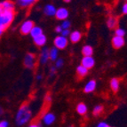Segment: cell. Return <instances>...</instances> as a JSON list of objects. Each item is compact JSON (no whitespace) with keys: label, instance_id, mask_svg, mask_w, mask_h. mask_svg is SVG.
Wrapping results in <instances>:
<instances>
[{"label":"cell","instance_id":"cell-1","mask_svg":"<svg viewBox=\"0 0 127 127\" xmlns=\"http://www.w3.org/2000/svg\"><path fill=\"white\" fill-rule=\"evenodd\" d=\"M32 118V109L29 104H22L15 115V124L18 127H22L29 124Z\"/></svg>","mask_w":127,"mask_h":127},{"label":"cell","instance_id":"cell-2","mask_svg":"<svg viewBox=\"0 0 127 127\" xmlns=\"http://www.w3.org/2000/svg\"><path fill=\"white\" fill-rule=\"evenodd\" d=\"M14 12H4L0 14V30L5 31L14 20Z\"/></svg>","mask_w":127,"mask_h":127},{"label":"cell","instance_id":"cell-3","mask_svg":"<svg viewBox=\"0 0 127 127\" xmlns=\"http://www.w3.org/2000/svg\"><path fill=\"white\" fill-rule=\"evenodd\" d=\"M36 57L34 53H26L25 57L23 59V65L25 68L29 69H33L36 67Z\"/></svg>","mask_w":127,"mask_h":127},{"label":"cell","instance_id":"cell-4","mask_svg":"<svg viewBox=\"0 0 127 127\" xmlns=\"http://www.w3.org/2000/svg\"><path fill=\"white\" fill-rule=\"evenodd\" d=\"M34 27H35L34 21H30V20H27V21H23V22L21 23V27H20V32H21V34L23 35V36L30 35L32 29Z\"/></svg>","mask_w":127,"mask_h":127},{"label":"cell","instance_id":"cell-5","mask_svg":"<svg viewBox=\"0 0 127 127\" xmlns=\"http://www.w3.org/2000/svg\"><path fill=\"white\" fill-rule=\"evenodd\" d=\"M53 44H54V47L58 49V50H63L68 45V39L67 37H64L62 35L57 36L53 40Z\"/></svg>","mask_w":127,"mask_h":127},{"label":"cell","instance_id":"cell-6","mask_svg":"<svg viewBox=\"0 0 127 127\" xmlns=\"http://www.w3.org/2000/svg\"><path fill=\"white\" fill-rule=\"evenodd\" d=\"M14 3L9 0H5V1H1L0 2V11L1 13H4V12H14Z\"/></svg>","mask_w":127,"mask_h":127},{"label":"cell","instance_id":"cell-7","mask_svg":"<svg viewBox=\"0 0 127 127\" xmlns=\"http://www.w3.org/2000/svg\"><path fill=\"white\" fill-rule=\"evenodd\" d=\"M68 15H69V12L66 7H60L56 11V14H55V17L56 19L59 20V21H66L68 19Z\"/></svg>","mask_w":127,"mask_h":127},{"label":"cell","instance_id":"cell-8","mask_svg":"<svg viewBox=\"0 0 127 127\" xmlns=\"http://www.w3.org/2000/svg\"><path fill=\"white\" fill-rule=\"evenodd\" d=\"M81 65L84 66L85 68L89 70L90 68H93L95 65V60L93 56L90 57H83L81 60Z\"/></svg>","mask_w":127,"mask_h":127},{"label":"cell","instance_id":"cell-9","mask_svg":"<svg viewBox=\"0 0 127 127\" xmlns=\"http://www.w3.org/2000/svg\"><path fill=\"white\" fill-rule=\"evenodd\" d=\"M125 37H121V36H114L111 39V45L115 49H120L125 45Z\"/></svg>","mask_w":127,"mask_h":127},{"label":"cell","instance_id":"cell-10","mask_svg":"<svg viewBox=\"0 0 127 127\" xmlns=\"http://www.w3.org/2000/svg\"><path fill=\"white\" fill-rule=\"evenodd\" d=\"M42 121L45 125H52L56 121V116L53 112H47L43 116Z\"/></svg>","mask_w":127,"mask_h":127},{"label":"cell","instance_id":"cell-11","mask_svg":"<svg viewBox=\"0 0 127 127\" xmlns=\"http://www.w3.org/2000/svg\"><path fill=\"white\" fill-rule=\"evenodd\" d=\"M50 56H49V49L47 47H43L41 50L40 56H39V62L41 65H45L48 62Z\"/></svg>","mask_w":127,"mask_h":127},{"label":"cell","instance_id":"cell-12","mask_svg":"<svg viewBox=\"0 0 127 127\" xmlns=\"http://www.w3.org/2000/svg\"><path fill=\"white\" fill-rule=\"evenodd\" d=\"M56 11H57V8L55 7L54 4H45V7H44L43 12H44V13H45L46 16H48V17H53V16H55V14H56Z\"/></svg>","mask_w":127,"mask_h":127},{"label":"cell","instance_id":"cell-13","mask_svg":"<svg viewBox=\"0 0 127 127\" xmlns=\"http://www.w3.org/2000/svg\"><path fill=\"white\" fill-rule=\"evenodd\" d=\"M96 87H97V82L94 79L89 80L86 83V85L84 87V93H91L95 91Z\"/></svg>","mask_w":127,"mask_h":127},{"label":"cell","instance_id":"cell-14","mask_svg":"<svg viewBox=\"0 0 127 127\" xmlns=\"http://www.w3.org/2000/svg\"><path fill=\"white\" fill-rule=\"evenodd\" d=\"M36 3V0H18V1H16V4L21 8H29Z\"/></svg>","mask_w":127,"mask_h":127},{"label":"cell","instance_id":"cell-15","mask_svg":"<svg viewBox=\"0 0 127 127\" xmlns=\"http://www.w3.org/2000/svg\"><path fill=\"white\" fill-rule=\"evenodd\" d=\"M33 41H34V44L36 45V46L43 47V46H45V44H46L47 37H46V36H45V34H42L41 36L34 38V39H33Z\"/></svg>","mask_w":127,"mask_h":127},{"label":"cell","instance_id":"cell-16","mask_svg":"<svg viewBox=\"0 0 127 127\" xmlns=\"http://www.w3.org/2000/svg\"><path fill=\"white\" fill-rule=\"evenodd\" d=\"M82 38V33L78 30H75V31L71 32L69 35V41L73 44H76L81 40Z\"/></svg>","mask_w":127,"mask_h":127},{"label":"cell","instance_id":"cell-17","mask_svg":"<svg viewBox=\"0 0 127 127\" xmlns=\"http://www.w3.org/2000/svg\"><path fill=\"white\" fill-rule=\"evenodd\" d=\"M118 25V20L117 17H114V16H110L107 20V26H108V29L110 30H116Z\"/></svg>","mask_w":127,"mask_h":127},{"label":"cell","instance_id":"cell-18","mask_svg":"<svg viewBox=\"0 0 127 127\" xmlns=\"http://www.w3.org/2000/svg\"><path fill=\"white\" fill-rule=\"evenodd\" d=\"M110 88L114 93H117L119 91V88H120V80L117 77H114L110 80L109 83Z\"/></svg>","mask_w":127,"mask_h":127},{"label":"cell","instance_id":"cell-19","mask_svg":"<svg viewBox=\"0 0 127 127\" xmlns=\"http://www.w3.org/2000/svg\"><path fill=\"white\" fill-rule=\"evenodd\" d=\"M87 110H88L87 106L85 103H83V102L78 103L77 105H76V113H77L78 115H80V116H85V115L87 113Z\"/></svg>","mask_w":127,"mask_h":127},{"label":"cell","instance_id":"cell-20","mask_svg":"<svg viewBox=\"0 0 127 127\" xmlns=\"http://www.w3.org/2000/svg\"><path fill=\"white\" fill-rule=\"evenodd\" d=\"M82 54L84 55V57H90V56H93V46L89 45H84L82 48Z\"/></svg>","mask_w":127,"mask_h":127},{"label":"cell","instance_id":"cell-21","mask_svg":"<svg viewBox=\"0 0 127 127\" xmlns=\"http://www.w3.org/2000/svg\"><path fill=\"white\" fill-rule=\"evenodd\" d=\"M76 75H77V76H78L79 78H83V77H85V76L88 74V69L85 68V67L82 66L81 64L76 67Z\"/></svg>","mask_w":127,"mask_h":127},{"label":"cell","instance_id":"cell-22","mask_svg":"<svg viewBox=\"0 0 127 127\" xmlns=\"http://www.w3.org/2000/svg\"><path fill=\"white\" fill-rule=\"evenodd\" d=\"M42 34H44V32H43V29L41 27H38V26H35L33 29H32L31 32H30V36H31L33 39L37 36H41Z\"/></svg>","mask_w":127,"mask_h":127},{"label":"cell","instance_id":"cell-23","mask_svg":"<svg viewBox=\"0 0 127 127\" xmlns=\"http://www.w3.org/2000/svg\"><path fill=\"white\" fill-rule=\"evenodd\" d=\"M49 56H50V60L53 62H56L59 56V50L56 47H52L51 49H49Z\"/></svg>","mask_w":127,"mask_h":127},{"label":"cell","instance_id":"cell-24","mask_svg":"<svg viewBox=\"0 0 127 127\" xmlns=\"http://www.w3.org/2000/svg\"><path fill=\"white\" fill-rule=\"evenodd\" d=\"M104 110V108L102 105H96L93 109V115L94 117H99L102 114Z\"/></svg>","mask_w":127,"mask_h":127},{"label":"cell","instance_id":"cell-25","mask_svg":"<svg viewBox=\"0 0 127 127\" xmlns=\"http://www.w3.org/2000/svg\"><path fill=\"white\" fill-rule=\"evenodd\" d=\"M125 34H126V31H125V30L123 29V28H117V29L115 30V36L125 37Z\"/></svg>","mask_w":127,"mask_h":127},{"label":"cell","instance_id":"cell-26","mask_svg":"<svg viewBox=\"0 0 127 127\" xmlns=\"http://www.w3.org/2000/svg\"><path fill=\"white\" fill-rule=\"evenodd\" d=\"M64 65V60L62 58H58L57 61L55 62V68H62Z\"/></svg>","mask_w":127,"mask_h":127},{"label":"cell","instance_id":"cell-27","mask_svg":"<svg viewBox=\"0 0 127 127\" xmlns=\"http://www.w3.org/2000/svg\"><path fill=\"white\" fill-rule=\"evenodd\" d=\"M70 26H71V22L68 20L63 21L61 24V27L62 28V30H69Z\"/></svg>","mask_w":127,"mask_h":127},{"label":"cell","instance_id":"cell-28","mask_svg":"<svg viewBox=\"0 0 127 127\" xmlns=\"http://www.w3.org/2000/svg\"><path fill=\"white\" fill-rule=\"evenodd\" d=\"M70 33H71V32L69 31V30H62V34H61V35H62V36H64V37H67V38H68V36H69Z\"/></svg>","mask_w":127,"mask_h":127},{"label":"cell","instance_id":"cell-29","mask_svg":"<svg viewBox=\"0 0 127 127\" xmlns=\"http://www.w3.org/2000/svg\"><path fill=\"white\" fill-rule=\"evenodd\" d=\"M8 126H9L8 121H6V120L0 121V127H8Z\"/></svg>","mask_w":127,"mask_h":127},{"label":"cell","instance_id":"cell-30","mask_svg":"<svg viewBox=\"0 0 127 127\" xmlns=\"http://www.w3.org/2000/svg\"><path fill=\"white\" fill-rule=\"evenodd\" d=\"M97 127H111V126L108 123H106V122H100L97 125Z\"/></svg>","mask_w":127,"mask_h":127},{"label":"cell","instance_id":"cell-31","mask_svg":"<svg viewBox=\"0 0 127 127\" xmlns=\"http://www.w3.org/2000/svg\"><path fill=\"white\" fill-rule=\"evenodd\" d=\"M122 13L123 14H127V2H125L122 6Z\"/></svg>","mask_w":127,"mask_h":127},{"label":"cell","instance_id":"cell-32","mask_svg":"<svg viewBox=\"0 0 127 127\" xmlns=\"http://www.w3.org/2000/svg\"><path fill=\"white\" fill-rule=\"evenodd\" d=\"M62 28L61 27V25H59V26H57V27L55 28V32L56 33H58V34H62Z\"/></svg>","mask_w":127,"mask_h":127},{"label":"cell","instance_id":"cell-33","mask_svg":"<svg viewBox=\"0 0 127 127\" xmlns=\"http://www.w3.org/2000/svg\"><path fill=\"white\" fill-rule=\"evenodd\" d=\"M56 70H57V68L55 67H52L51 69H50V76H54L56 74Z\"/></svg>","mask_w":127,"mask_h":127},{"label":"cell","instance_id":"cell-34","mask_svg":"<svg viewBox=\"0 0 127 127\" xmlns=\"http://www.w3.org/2000/svg\"><path fill=\"white\" fill-rule=\"evenodd\" d=\"M28 127H41V126H40V125H38L37 123H32V124H30V125H29Z\"/></svg>","mask_w":127,"mask_h":127},{"label":"cell","instance_id":"cell-35","mask_svg":"<svg viewBox=\"0 0 127 127\" xmlns=\"http://www.w3.org/2000/svg\"><path fill=\"white\" fill-rule=\"evenodd\" d=\"M36 79L37 81H41L43 79V76L41 74H38V75H36Z\"/></svg>","mask_w":127,"mask_h":127},{"label":"cell","instance_id":"cell-36","mask_svg":"<svg viewBox=\"0 0 127 127\" xmlns=\"http://www.w3.org/2000/svg\"><path fill=\"white\" fill-rule=\"evenodd\" d=\"M3 114H4V109H3L2 107L0 106V116H2Z\"/></svg>","mask_w":127,"mask_h":127},{"label":"cell","instance_id":"cell-37","mask_svg":"<svg viewBox=\"0 0 127 127\" xmlns=\"http://www.w3.org/2000/svg\"><path fill=\"white\" fill-rule=\"evenodd\" d=\"M4 31H3V30H0V37L3 36V34H4Z\"/></svg>","mask_w":127,"mask_h":127},{"label":"cell","instance_id":"cell-38","mask_svg":"<svg viewBox=\"0 0 127 127\" xmlns=\"http://www.w3.org/2000/svg\"><path fill=\"white\" fill-rule=\"evenodd\" d=\"M64 2H65V3H70V1H69V0H65Z\"/></svg>","mask_w":127,"mask_h":127},{"label":"cell","instance_id":"cell-39","mask_svg":"<svg viewBox=\"0 0 127 127\" xmlns=\"http://www.w3.org/2000/svg\"><path fill=\"white\" fill-rule=\"evenodd\" d=\"M68 127H74V126H68Z\"/></svg>","mask_w":127,"mask_h":127}]
</instances>
